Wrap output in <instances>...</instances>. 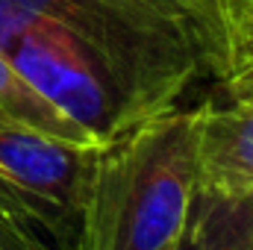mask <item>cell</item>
Instances as JSON below:
<instances>
[{
  "label": "cell",
  "mask_w": 253,
  "mask_h": 250,
  "mask_svg": "<svg viewBox=\"0 0 253 250\" xmlns=\"http://www.w3.org/2000/svg\"><path fill=\"white\" fill-rule=\"evenodd\" d=\"M97 144H80L27 126H0V174L77 218Z\"/></svg>",
  "instance_id": "5b68a950"
},
{
  "label": "cell",
  "mask_w": 253,
  "mask_h": 250,
  "mask_svg": "<svg viewBox=\"0 0 253 250\" xmlns=\"http://www.w3.org/2000/svg\"><path fill=\"white\" fill-rule=\"evenodd\" d=\"M68 33L103 65L135 121L186 109L218 88L253 44V0H12Z\"/></svg>",
  "instance_id": "6da1fadb"
},
{
  "label": "cell",
  "mask_w": 253,
  "mask_h": 250,
  "mask_svg": "<svg viewBox=\"0 0 253 250\" xmlns=\"http://www.w3.org/2000/svg\"><path fill=\"white\" fill-rule=\"evenodd\" d=\"M194 194V106L144 118L97 144L74 250L171 248Z\"/></svg>",
  "instance_id": "7a4b0ae2"
},
{
  "label": "cell",
  "mask_w": 253,
  "mask_h": 250,
  "mask_svg": "<svg viewBox=\"0 0 253 250\" xmlns=\"http://www.w3.org/2000/svg\"><path fill=\"white\" fill-rule=\"evenodd\" d=\"M6 56L42 97L97 144L138 124L94 53L56 21L30 9V24L12 42Z\"/></svg>",
  "instance_id": "3957f363"
},
{
  "label": "cell",
  "mask_w": 253,
  "mask_h": 250,
  "mask_svg": "<svg viewBox=\"0 0 253 250\" xmlns=\"http://www.w3.org/2000/svg\"><path fill=\"white\" fill-rule=\"evenodd\" d=\"M212 91H221V94H230V97H242V100H251L253 103V47L248 50L245 62Z\"/></svg>",
  "instance_id": "ba28073f"
},
{
  "label": "cell",
  "mask_w": 253,
  "mask_h": 250,
  "mask_svg": "<svg viewBox=\"0 0 253 250\" xmlns=\"http://www.w3.org/2000/svg\"><path fill=\"white\" fill-rule=\"evenodd\" d=\"M165 250H177V242H174V245H171V248H165Z\"/></svg>",
  "instance_id": "9c48e42d"
},
{
  "label": "cell",
  "mask_w": 253,
  "mask_h": 250,
  "mask_svg": "<svg viewBox=\"0 0 253 250\" xmlns=\"http://www.w3.org/2000/svg\"><path fill=\"white\" fill-rule=\"evenodd\" d=\"M251 47H253V44H251Z\"/></svg>",
  "instance_id": "30bf717a"
},
{
  "label": "cell",
  "mask_w": 253,
  "mask_h": 250,
  "mask_svg": "<svg viewBox=\"0 0 253 250\" xmlns=\"http://www.w3.org/2000/svg\"><path fill=\"white\" fill-rule=\"evenodd\" d=\"M0 126H27L68 141L97 144L85 129H80L71 118H65L47 97H42L24 80V74L9 62L3 50H0Z\"/></svg>",
  "instance_id": "52a82bcc"
},
{
  "label": "cell",
  "mask_w": 253,
  "mask_h": 250,
  "mask_svg": "<svg viewBox=\"0 0 253 250\" xmlns=\"http://www.w3.org/2000/svg\"><path fill=\"white\" fill-rule=\"evenodd\" d=\"M177 250H253V197L221 200L194 194Z\"/></svg>",
  "instance_id": "8992f818"
},
{
  "label": "cell",
  "mask_w": 253,
  "mask_h": 250,
  "mask_svg": "<svg viewBox=\"0 0 253 250\" xmlns=\"http://www.w3.org/2000/svg\"><path fill=\"white\" fill-rule=\"evenodd\" d=\"M197 194L253 197V103L212 91L194 106Z\"/></svg>",
  "instance_id": "277c9868"
}]
</instances>
